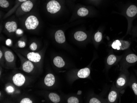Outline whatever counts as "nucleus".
I'll use <instances>...</instances> for the list:
<instances>
[{"label":"nucleus","mask_w":137,"mask_h":103,"mask_svg":"<svg viewBox=\"0 0 137 103\" xmlns=\"http://www.w3.org/2000/svg\"><path fill=\"white\" fill-rule=\"evenodd\" d=\"M39 22L36 17L34 15L29 16L25 22V27L28 30H34L39 25Z\"/></svg>","instance_id":"nucleus-1"},{"label":"nucleus","mask_w":137,"mask_h":103,"mask_svg":"<svg viewBox=\"0 0 137 103\" xmlns=\"http://www.w3.org/2000/svg\"><path fill=\"white\" fill-rule=\"evenodd\" d=\"M61 6L56 0H51L47 3L46 9L47 11L51 14H55L60 11Z\"/></svg>","instance_id":"nucleus-2"},{"label":"nucleus","mask_w":137,"mask_h":103,"mask_svg":"<svg viewBox=\"0 0 137 103\" xmlns=\"http://www.w3.org/2000/svg\"><path fill=\"white\" fill-rule=\"evenodd\" d=\"M33 3L31 0H28L23 3L18 8L17 14H20L21 13L29 12L33 8Z\"/></svg>","instance_id":"nucleus-3"},{"label":"nucleus","mask_w":137,"mask_h":103,"mask_svg":"<svg viewBox=\"0 0 137 103\" xmlns=\"http://www.w3.org/2000/svg\"><path fill=\"white\" fill-rule=\"evenodd\" d=\"M130 46V43L125 40H116L113 42L112 47L114 49L117 50H124L128 49Z\"/></svg>","instance_id":"nucleus-4"},{"label":"nucleus","mask_w":137,"mask_h":103,"mask_svg":"<svg viewBox=\"0 0 137 103\" xmlns=\"http://www.w3.org/2000/svg\"><path fill=\"white\" fill-rule=\"evenodd\" d=\"M12 80L15 85L20 87L24 84L25 82V79L24 75L22 74L19 73L17 74L14 76Z\"/></svg>","instance_id":"nucleus-5"},{"label":"nucleus","mask_w":137,"mask_h":103,"mask_svg":"<svg viewBox=\"0 0 137 103\" xmlns=\"http://www.w3.org/2000/svg\"><path fill=\"white\" fill-rule=\"evenodd\" d=\"M55 38L56 42L59 44L64 43L66 40L64 32L61 30H57L55 33Z\"/></svg>","instance_id":"nucleus-6"},{"label":"nucleus","mask_w":137,"mask_h":103,"mask_svg":"<svg viewBox=\"0 0 137 103\" xmlns=\"http://www.w3.org/2000/svg\"><path fill=\"white\" fill-rule=\"evenodd\" d=\"M28 60L31 62L38 63L40 60L41 57L40 54L38 53L30 52L28 53L27 55Z\"/></svg>","instance_id":"nucleus-7"},{"label":"nucleus","mask_w":137,"mask_h":103,"mask_svg":"<svg viewBox=\"0 0 137 103\" xmlns=\"http://www.w3.org/2000/svg\"><path fill=\"white\" fill-rule=\"evenodd\" d=\"M5 28L9 33H13L17 30V24L15 22H8L5 24Z\"/></svg>","instance_id":"nucleus-8"},{"label":"nucleus","mask_w":137,"mask_h":103,"mask_svg":"<svg viewBox=\"0 0 137 103\" xmlns=\"http://www.w3.org/2000/svg\"><path fill=\"white\" fill-rule=\"evenodd\" d=\"M44 84L46 86L49 87L53 86L55 82L54 76L51 74H47L44 79Z\"/></svg>","instance_id":"nucleus-9"},{"label":"nucleus","mask_w":137,"mask_h":103,"mask_svg":"<svg viewBox=\"0 0 137 103\" xmlns=\"http://www.w3.org/2000/svg\"><path fill=\"white\" fill-rule=\"evenodd\" d=\"M90 73V69L88 68H85L80 69V70L78 71L77 75L79 78L85 79L88 77Z\"/></svg>","instance_id":"nucleus-10"},{"label":"nucleus","mask_w":137,"mask_h":103,"mask_svg":"<svg viewBox=\"0 0 137 103\" xmlns=\"http://www.w3.org/2000/svg\"><path fill=\"white\" fill-rule=\"evenodd\" d=\"M23 70L25 72L27 73H30L34 69V66L33 64L30 60L25 61L24 63L22 66Z\"/></svg>","instance_id":"nucleus-11"},{"label":"nucleus","mask_w":137,"mask_h":103,"mask_svg":"<svg viewBox=\"0 0 137 103\" xmlns=\"http://www.w3.org/2000/svg\"><path fill=\"white\" fill-rule=\"evenodd\" d=\"M74 37L78 41H83L86 39L87 35L83 31H78L76 32L74 35Z\"/></svg>","instance_id":"nucleus-12"},{"label":"nucleus","mask_w":137,"mask_h":103,"mask_svg":"<svg viewBox=\"0 0 137 103\" xmlns=\"http://www.w3.org/2000/svg\"><path fill=\"white\" fill-rule=\"evenodd\" d=\"M54 64L56 67L58 68H63L65 65V62L63 59L60 56H56L54 58Z\"/></svg>","instance_id":"nucleus-13"},{"label":"nucleus","mask_w":137,"mask_h":103,"mask_svg":"<svg viewBox=\"0 0 137 103\" xmlns=\"http://www.w3.org/2000/svg\"><path fill=\"white\" fill-rule=\"evenodd\" d=\"M137 13V7L134 5H131L127 11V14L129 17H133Z\"/></svg>","instance_id":"nucleus-14"},{"label":"nucleus","mask_w":137,"mask_h":103,"mask_svg":"<svg viewBox=\"0 0 137 103\" xmlns=\"http://www.w3.org/2000/svg\"><path fill=\"white\" fill-rule=\"evenodd\" d=\"M49 98L52 102L55 103L59 102L60 100L59 96L55 93H51L49 95Z\"/></svg>","instance_id":"nucleus-15"},{"label":"nucleus","mask_w":137,"mask_h":103,"mask_svg":"<svg viewBox=\"0 0 137 103\" xmlns=\"http://www.w3.org/2000/svg\"><path fill=\"white\" fill-rule=\"evenodd\" d=\"M5 57L6 61L9 63H11L14 60V55L10 51H7L5 52Z\"/></svg>","instance_id":"nucleus-16"},{"label":"nucleus","mask_w":137,"mask_h":103,"mask_svg":"<svg viewBox=\"0 0 137 103\" xmlns=\"http://www.w3.org/2000/svg\"><path fill=\"white\" fill-rule=\"evenodd\" d=\"M126 61L130 63H133L137 61V56L134 54H130L127 55Z\"/></svg>","instance_id":"nucleus-17"},{"label":"nucleus","mask_w":137,"mask_h":103,"mask_svg":"<svg viewBox=\"0 0 137 103\" xmlns=\"http://www.w3.org/2000/svg\"><path fill=\"white\" fill-rule=\"evenodd\" d=\"M117 96V93L116 91L114 90L111 91L108 95V100L110 102H114L116 100Z\"/></svg>","instance_id":"nucleus-18"},{"label":"nucleus","mask_w":137,"mask_h":103,"mask_svg":"<svg viewBox=\"0 0 137 103\" xmlns=\"http://www.w3.org/2000/svg\"><path fill=\"white\" fill-rule=\"evenodd\" d=\"M89 11L87 9L85 8H81L79 9L77 12L78 15L80 17H85L88 14Z\"/></svg>","instance_id":"nucleus-19"},{"label":"nucleus","mask_w":137,"mask_h":103,"mask_svg":"<svg viewBox=\"0 0 137 103\" xmlns=\"http://www.w3.org/2000/svg\"><path fill=\"white\" fill-rule=\"evenodd\" d=\"M117 60V58L114 55H110L108 56V58L107 59V63L108 65H113L115 63Z\"/></svg>","instance_id":"nucleus-20"},{"label":"nucleus","mask_w":137,"mask_h":103,"mask_svg":"<svg viewBox=\"0 0 137 103\" xmlns=\"http://www.w3.org/2000/svg\"><path fill=\"white\" fill-rule=\"evenodd\" d=\"M126 80L125 78L123 77H120L117 81V84L118 86L122 87L126 84Z\"/></svg>","instance_id":"nucleus-21"},{"label":"nucleus","mask_w":137,"mask_h":103,"mask_svg":"<svg viewBox=\"0 0 137 103\" xmlns=\"http://www.w3.org/2000/svg\"><path fill=\"white\" fill-rule=\"evenodd\" d=\"M9 3L7 0H0V6L2 8H7L9 6Z\"/></svg>","instance_id":"nucleus-22"},{"label":"nucleus","mask_w":137,"mask_h":103,"mask_svg":"<svg viewBox=\"0 0 137 103\" xmlns=\"http://www.w3.org/2000/svg\"><path fill=\"white\" fill-rule=\"evenodd\" d=\"M102 38V33L101 32H98L96 33L94 35V39L97 42H99L101 41Z\"/></svg>","instance_id":"nucleus-23"},{"label":"nucleus","mask_w":137,"mask_h":103,"mask_svg":"<svg viewBox=\"0 0 137 103\" xmlns=\"http://www.w3.org/2000/svg\"><path fill=\"white\" fill-rule=\"evenodd\" d=\"M67 103H79V100L76 97H71L68 99Z\"/></svg>","instance_id":"nucleus-24"},{"label":"nucleus","mask_w":137,"mask_h":103,"mask_svg":"<svg viewBox=\"0 0 137 103\" xmlns=\"http://www.w3.org/2000/svg\"><path fill=\"white\" fill-rule=\"evenodd\" d=\"M132 88L135 94L137 96V84L136 83H133L132 85Z\"/></svg>","instance_id":"nucleus-25"},{"label":"nucleus","mask_w":137,"mask_h":103,"mask_svg":"<svg viewBox=\"0 0 137 103\" xmlns=\"http://www.w3.org/2000/svg\"><path fill=\"white\" fill-rule=\"evenodd\" d=\"M37 47L38 46L37 44L35 42L32 43L30 46V48L32 51H35L37 49Z\"/></svg>","instance_id":"nucleus-26"},{"label":"nucleus","mask_w":137,"mask_h":103,"mask_svg":"<svg viewBox=\"0 0 137 103\" xmlns=\"http://www.w3.org/2000/svg\"><path fill=\"white\" fill-rule=\"evenodd\" d=\"M20 103H33V101L30 100V99L29 98H25L23 99H22L21 101H20Z\"/></svg>","instance_id":"nucleus-27"},{"label":"nucleus","mask_w":137,"mask_h":103,"mask_svg":"<svg viewBox=\"0 0 137 103\" xmlns=\"http://www.w3.org/2000/svg\"><path fill=\"white\" fill-rule=\"evenodd\" d=\"M18 46L21 48H24L25 46V43L24 42L19 41L18 43Z\"/></svg>","instance_id":"nucleus-28"},{"label":"nucleus","mask_w":137,"mask_h":103,"mask_svg":"<svg viewBox=\"0 0 137 103\" xmlns=\"http://www.w3.org/2000/svg\"><path fill=\"white\" fill-rule=\"evenodd\" d=\"M89 103H100L101 101L99 100V99L95 98H93L91 99L89 101Z\"/></svg>","instance_id":"nucleus-29"},{"label":"nucleus","mask_w":137,"mask_h":103,"mask_svg":"<svg viewBox=\"0 0 137 103\" xmlns=\"http://www.w3.org/2000/svg\"><path fill=\"white\" fill-rule=\"evenodd\" d=\"M6 91L8 92L12 93L14 91V89L13 87H12V86H9L6 87Z\"/></svg>","instance_id":"nucleus-30"},{"label":"nucleus","mask_w":137,"mask_h":103,"mask_svg":"<svg viewBox=\"0 0 137 103\" xmlns=\"http://www.w3.org/2000/svg\"><path fill=\"white\" fill-rule=\"evenodd\" d=\"M17 5H16V6L14 7V8H15L16 7H18V6L20 5V4H22L23 3H24V2L27 1L28 0H17Z\"/></svg>","instance_id":"nucleus-31"},{"label":"nucleus","mask_w":137,"mask_h":103,"mask_svg":"<svg viewBox=\"0 0 137 103\" xmlns=\"http://www.w3.org/2000/svg\"><path fill=\"white\" fill-rule=\"evenodd\" d=\"M17 34H18V35H21L23 33V31L22 30H21V29H18L17 30V32H16Z\"/></svg>","instance_id":"nucleus-32"},{"label":"nucleus","mask_w":137,"mask_h":103,"mask_svg":"<svg viewBox=\"0 0 137 103\" xmlns=\"http://www.w3.org/2000/svg\"><path fill=\"white\" fill-rule=\"evenodd\" d=\"M11 40L10 39H8L6 41V44L7 45H10L11 44Z\"/></svg>","instance_id":"nucleus-33"},{"label":"nucleus","mask_w":137,"mask_h":103,"mask_svg":"<svg viewBox=\"0 0 137 103\" xmlns=\"http://www.w3.org/2000/svg\"><path fill=\"white\" fill-rule=\"evenodd\" d=\"M2 55H3V53L1 51H0V58H2Z\"/></svg>","instance_id":"nucleus-34"}]
</instances>
